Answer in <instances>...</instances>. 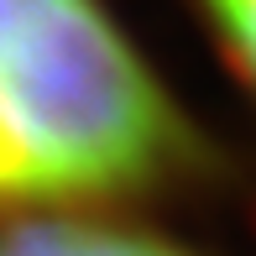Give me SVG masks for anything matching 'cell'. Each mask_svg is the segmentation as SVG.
Instances as JSON below:
<instances>
[{
	"instance_id": "cell-1",
	"label": "cell",
	"mask_w": 256,
	"mask_h": 256,
	"mask_svg": "<svg viewBox=\"0 0 256 256\" xmlns=\"http://www.w3.org/2000/svg\"><path fill=\"white\" fill-rule=\"evenodd\" d=\"M204 142L104 0H0V209L152 194Z\"/></svg>"
},
{
	"instance_id": "cell-2",
	"label": "cell",
	"mask_w": 256,
	"mask_h": 256,
	"mask_svg": "<svg viewBox=\"0 0 256 256\" xmlns=\"http://www.w3.org/2000/svg\"><path fill=\"white\" fill-rule=\"evenodd\" d=\"M0 256H199L152 230L104 225L78 214H32L0 225Z\"/></svg>"
},
{
	"instance_id": "cell-3",
	"label": "cell",
	"mask_w": 256,
	"mask_h": 256,
	"mask_svg": "<svg viewBox=\"0 0 256 256\" xmlns=\"http://www.w3.org/2000/svg\"><path fill=\"white\" fill-rule=\"evenodd\" d=\"M204 10H209V21H214L225 52L236 58V68L256 89V0H204Z\"/></svg>"
}]
</instances>
